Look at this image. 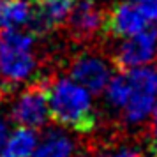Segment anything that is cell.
<instances>
[{
  "label": "cell",
  "mask_w": 157,
  "mask_h": 157,
  "mask_svg": "<svg viewBox=\"0 0 157 157\" xmlns=\"http://www.w3.org/2000/svg\"><path fill=\"white\" fill-rule=\"evenodd\" d=\"M99 157H140V152L132 147H115L102 152Z\"/></svg>",
  "instance_id": "obj_14"
},
{
  "label": "cell",
  "mask_w": 157,
  "mask_h": 157,
  "mask_svg": "<svg viewBox=\"0 0 157 157\" xmlns=\"http://www.w3.org/2000/svg\"><path fill=\"white\" fill-rule=\"evenodd\" d=\"M157 55V27L147 25L132 36L124 37L115 51V62L122 69H134L148 65Z\"/></svg>",
  "instance_id": "obj_5"
},
{
  "label": "cell",
  "mask_w": 157,
  "mask_h": 157,
  "mask_svg": "<svg viewBox=\"0 0 157 157\" xmlns=\"http://www.w3.org/2000/svg\"><path fill=\"white\" fill-rule=\"evenodd\" d=\"M37 132L36 129L20 127L9 132L7 140L0 150V157H32L37 145Z\"/></svg>",
  "instance_id": "obj_11"
},
{
  "label": "cell",
  "mask_w": 157,
  "mask_h": 157,
  "mask_svg": "<svg viewBox=\"0 0 157 157\" xmlns=\"http://www.w3.org/2000/svg\"><path fill=\"white\" fill-rule=\"evenodd\" d=\"M92 95L69 76H58L46 83L50 117L67 129L85 132L94 127L95 115Z\"/></svg>",
  "instance_id": "obj_1"
},
{
  "label": "cell",
  "mask_w": 157,
  "mask_h": 157,
  "mask_svg": "<svg viewBox=\"0 0 157 157\" xmlns=\"http://www.w3.org/2000/svg\"><path fill=\"white\" fill-rule=\"evenodd\" d=\"M76 0H43L39 6L32 9L29 18L30 30L34 34H48L65 23V18Z\"/></svg>",
  "instance_id": "obj_8"
},
{
  "label": "cell",
  "mask_w": 157,
  "mask_h": 157,
  "mask_svg": "<svg viewBox=\"0 0 157 157\" xmlns=\"http://www.w3.org/2000/svg\"><path fill=\"white\" fill-rule=\"evenodd\" d=\"M148 23L145 16L131 4V2H122L111 9V13L104 20V29L108 34L115 37H129L145 29Z\"/></svg>",
  "instance_id": "obj_9"
},
{
  "label": "cell",
  "mask_w": 157,
  "mask_h": 157,
  "mask_svg": "<svg viewBox=\"0 0 157 157\" xmlns=\"http://www.w3.org/2000/svg\"><path fill=\"white\" fill-rule=\"evenodd\" d=\"M129 83V97L122 109L124 120L129 125H140L147 122L157 104V69L141 65L125 72Z\"/></svg>",
  "instance_id": "obj_3"
},
{
  "label": "cell",
  "mask_w": 157,
  "mask_h": 157,
  "mask_svg": "<svg viewBox=\"0 0 157 157\" xmlns=\"http://www.w3.org/2000/svg\"><path fill=\"white\" fill-rule=\"evenodd\" d=\"M76 154V140L67 131L51 129L37 140L32 157H72Z\"/></svg>",
  "instance_id": "obj_10"
},
{
  "label": "cell",
  "mask_w": 157,
  "mask_h": 157,
  "mask_svg": "<svg viewBox=\"0 0 157 157\" xmlns=\"http://www.w3.org/2000/svg\"><path fill=\"white\" fill-rule=\"evenodd\" d=\"M34 2H43V0H34Z\"/></svg>",
  "instance_id": "obj_18"
},
{
  "label": "cell",
  "mask_w": 157,
  "mask_h": 157,
  "mask_svg": "<svg viewBox=\"0 0 157 157\" xmlns=\"http://www.w3.org/2000/svg\"><path fill=\"white\" fill-rule=\"evenodd\" d=\"M34 37L20 29H0V81L14 86L36 72Z\"/></svg>",
  "instance_id": "obj_2"
},
{
  "label": "cell",
  "mask_w": 157,
  "mask_h": 157,
  "mask_svg": "<svg viewBox=\"0 0 157 157\" xmlns=\"http://www.w3.org/2000/svg\"><path fill=\"white\" fill-rule=\"evenodd\" d=\"M104 95H106V102L108 106H111L113 109H118L122 111L125 102H127L129 97V83H127V76L125 72L122 74H113L108 85L104 86Z\"/></svg>",
  "instance_id": "obj_12"
},
{
  "label": "cell",
  "mask_w": 157,
  "mask_h": 157,
  "mask_svg": "<svg viewBox=\"0 0 157 157\" xmlns=\"http://www.w3.org/2000/svg\"><path fill=\"white\" fill-rule=\"evenodd\" d=\"M111 76H113L111 64L106 58L94 53H83L74 58L69 65V78L85 86L90 94H101Z\"/></svg>",
  "instance_id": "obj_6"
},
{
  "label": "cell",
  "mask_w": 157,
  "mask_h": 157,
  "mask_svg": "<svg viewBox=\"0 0 157 157\" xmlns=\"http://www.w3.org/2000/svg\"><path fill=\"white\" fill-rule=\"evenodd\" d=\"M104 11L95 0H76L65 18L67 29L76 39H90L104 29Z\"/></svg>",
  "instance_id": "obj_7"
},
{
  "label": "cell",
  "mask_w": 157,
  "mask_h": 157,
  "mask_svg": "<svg viewBox=\"0 0 157 157\" xmlns=\"http://www.w3.org/2000/svg\"><path fill=\"white\" fill-rule=\"evenodd\" d=\"M152 138H154V143L157 147V117H154V127H152Z\"/></svg>",
  "instance_id": "obj_16"
},
{
  "label": "cell",
  "mask_w": 157,
  "mask_h": 157,
  "mask_svg": "<svg viewBox=\"0 0 157 157\" xmlns=\"http://www.w3.org/2000/svg\"><path fill=\"white\" fill-rule=\"evenodd\" d=\"M154 157H157V154H155V155H154Z\"/></svg>",
  "instance_id": "obj_19"
},
{
  "label": "cell",
  "mask_w": 157,
  "mask_h": 157,
  "mask_svg": "<svg viewBox=\"0 0 157 157\" xmlns=\"http://www.w3.org/2000/svg\"><path fill=\"white\" fill-rule=\"evenodd\" d=\"M143 16L147 23H157V0H129Z\"/></svg>",
  "instance_id": "obj_13"
},
{
  "label": "cell",
  "mask_w": 157,
  "mask_h": 157,
  "mask_svg": "<svg viewBox=\"0 0 157 157\" xmlns=\"http://www.w3.org/2000/svg\"><path fill=\"white\" fill-rule=\"evenodd\" d=\"M11 118L20 127L39 129L50 120V108L46 97V83L27 86L16 95L11 104Z\"/></svg>",
  "instance_id": "obj_4"
},
{
  "label": "cell",
  "mask_w": 157,
  "mask_h": 157,
  "mask_svg": "<svg viewBox=\"0 0 157 157\" xmlns=\"http://www.w3.org/2000/svg\"><path fill=\"white\" fill-rule=\"evenodd\" d=\"M9 125H7V122L4 120L2 117H0V150H2V147H4V143H6V140H7V136H9Z\"/></svg>",
  "instance_id": "obj_15"
},
{
  "label": "cell",
  "mask_w": 157,
  "mask_h": 157,
  "mask_svg": "<svg viewBox=\"0 0 157 157\" xmlns=\"http://www.w3.org/2000/svg\"><path fill=\"white\" fill-rule=\"evenodd\" d=\"M72 157H88V155H72Z\"/></svg>",
  "instance_id": "obj_17"
}]
</instances>
